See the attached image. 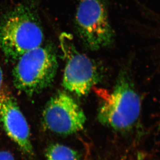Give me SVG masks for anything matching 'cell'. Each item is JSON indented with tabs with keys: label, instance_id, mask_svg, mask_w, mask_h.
I'll use <instances>...</instances> for the list:
<instances>
[{
	"label": "cell",
	"instance_id": "obj_1",
	"mask_svg": "<svg viewBox=\"0 0 160 160\" xmlns=\"http://www.w3.org/2000/svg\"><path fill=\"white\" fill-rule=\"evenodd\" d=\"M39 0H26L7 11L0 20V48L9 62L43 44L44 33Z\"/></svg>",
	"mask_w": 160,
	"mask_h": 160
},
{
	"label": "cell",
	"instance_id": "obj_2",
	"mask_svg": "<svg viewBox=\"0 0 160 160\" xmlns=\"http://www.w3.org/2000/svg\"><path fill=\"white\" fill-rule=\"evenodd\" d=\"M97 118L100 123L118 132L132 129L140 114L141 99L126 72L119 76L112 92H99Z\"/></svg>",
	"mask_w": 160,
	"mask_h": 160
},
{
	"label": "cell",
	"instance_id": "obj_3",
	"mask_svg": "<svg viewBox=\"0 0 160 160\" xmlns=\"http://www.w3.org/2000/svg\"><path fill=\"white\" fill-rule=\"evenodd\" d=\"M12 70L16 88L32 96L42 92L54 82L58 63L57 55L50 45L39 46L21 56Z\"/></svg>",
	"mask_w": 160,
	"mask_h": 160
},
{
	"label": "cell",
	"instance_id": "obj_4",
	"mask_svg": "<svg viewBox=\"0 0 160 160\" xmlns=\"http://www.w3.org/2000/svg\"><path fill=\"white\" fill-rule=\"evenodd\" d=\"M76 32L86 48L97 51L114 40L106 0H79L74 20Z\"/></svg>",
	"mask_w": 160,
	"mask_h": 160
},
{
	"label": "cell",
	"instance_id": "obj_5",
	"mask_svg": "<svg viewBox=\"0 0 160 160\" xmlns=\"http://www.w3.org/2000/svg\"><path fill=\"white\" fill-rule=\"evenodd\" d=\"M59 40L66 61L63 88L79 97L86 95L100 81V71L94 60L77 49L70 35L63 33Z\"/></svg>",
	"mask_w": 160,
	"mask_h": 160
},
{
	"label": "cell",
	"instance_id": "obj_6",
	"mask_svg": "<svg viewBox=\"0 0 160 160\" xmlns=\"http://www.w3.org/2000/svg\"><path fill=\"white\" fill-rule=\"evenodd\" d=\"M86 117L83 109L69 94L59 91L46 103L42 113L46 129L61 135H69L83 129Z\"/></svg>",
	"mask_w": 160,
	"mask_h": 160
},
{
	"label": "cell",
	"instance_id": "obj_7",
	"mask_svg": "<svg viewBox=\"0 0 160 160\" xmlns=\"http://www.w3.org/2000/svg\"><path fill=\"white\" fill-rule=\"evenodd\" d=\"M0 122L8 136L24 153L34 154L28 122L17 100L6 86L0 91Z\"/></svg>",
	"mask_w": 160,
	"mask_h": 160
},
{
	"label": "cell",
	"instance_id": "obj_8",
	"mask_svg": "<svg viewBox=\"0 0 160 160\" xmlns=\"http://www.w3.org/2000/svg\"><path fill=\"white\" fill-rule=\"evenodd\" d=\"M46 160H80L79 153L66 145L55 143L46 150Z\"/></svg>",
	"mask_w": 160,
	"mask_h": 160
},
{
	"label": "cell",
	"instance_id": "obj_9",
	"mask_svg": "<svg viewBox=\"0 0 160 160\" xmlns=\"http://www.w3.org/2000/svg\"><path fill=\"white\" fill-rule=\"evenodd\" d=\"M0 160H15L14 156L8 151H0Z\"/></svg>",
	"mask_w": 160,
	"mask_h": 160
},
{
	"label": "cell",
	"instance_id": "obj_10",
	"mask_svg": "<svg viewBox=\"0 0 160 160\" xmlns=\"http://www.w3.org/2000/svg\"><path fill=\"white\" fill-rule=\"evenodd\" d=\"M3 71L1 67L0 66V91L3 85Z\"/></svg>",
	"mask_w": 160,
	"mask_h": 160
}]
</instances>
